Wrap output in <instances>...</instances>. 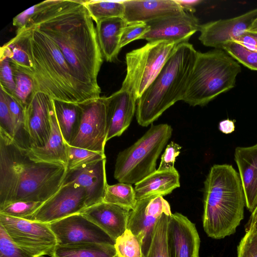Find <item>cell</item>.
<instances>
[{
	"instance_id": "obj_1",
	"label": "cell",
	"mask_w": 257,
	"mask_h": 257,
	"mask_svg": "<svg viewBox=\"0 0 257 257\" xmlns=\"http://www.w3.org/2000/svg\"><path fill=\"white\" fill-rule=\"evenodd\" d=\"M84 2L40 3L28 25L35 27L55 43L75 78L94 99L100 97L97 76L103 57L93 20Z\"/></svg>"
},
{
	"instance_id": "obj_2",
	"label": "cell",
	"mask_w": 257,
	"mask_h": 257,
	"mask_svg": "<svg viewBox=\"0 0 257 257\" xmlns=\"http://www.w3.org/2000/svg\"><path fill=\"white\" fill-rule=\"evenodd\" d=\"M66 165L32 160L0 130V207L14 202H45L61 188Z\"/></svg>"
},
{
	"instance_id": "obj_3",
	"label": "cell",
	"mask_w": 257,
	"mask_h": 257,
	"mask_svg": "<svg viewBox=\"0 0 257 257\" xmlns=\"http://www.w3.org/2000/svg\"><path fill=\"white\" fill-rule=\"evenodd\" d=\"M29 28L28 49L33 66L29 74L34 93H44L55 100L80 104L93 99L74 75L58 47L34 26Z\"/></svg>"
},
{
	"instance_id": "obj_4",
	"label": "cell",
	"mask_w": 257,
	"mask_h": 257,
	"mask_svg": "<svg viewBox=\"0 0 257 257\" xmlns=\"http://www.w3.org/2000/svg\"><path fill=\"white\" fill-rule=\"evenodd\" d=\"M203 226L220 239L234 234L244 217L245 201L238 173L229 164L212 166L204 181Z\"/></svg>"
},
{
	"instance_id": "obj_5",
	"label": "cell",
	"mask_w": 257,
	"mask_h": 257,
	"mask_svg": "<svg viewBox=\"0 0 257 257\" xmlns=\"http://www.w3.org/2000/svg\"><path fill=\"white\" fill-rule=\"evenodd\" d=\"M197 51L189 42L178 44L137 101L138 123L147 126L170 107L182 100L196 59Z\"/></svg>"
},
{
	"instance_id": "obj_6",
	"label": "cell",
	"mask_w": 257,
	"mask_h": 257,
	"mask_svg": "<svg viewBox=\"0 0 257 257\" xmlns=\"http://www.w3.org/2000/svg\"><path fill=\"white\" fill-rule=\"evenodd\" d=\"M241 71L239 63L223 50L197 51L182 100L193 106L207 104L233 88Z\"/></svg>"
},
{
	"instance_id": "obj_7",
	"label": "cell",
	"mask_w": 257,
	"mask_h": 257,
	"mask_svg": "<svg viewBox=\"0 0 257 257\" xmlns=\"http://www.w3.org/2000/svg\"><path fill=\"white\" fill-rule=\"evenodd\" d=\"M172 133L167 123L152 125L133 145L118 153L114 178L120 183L135 184L156 171L157 160Z\"/></svg>"
},
{
	"instance_id": "obj_8",
	"label": "cell",
	"mask_w": 257,
	"mask_h": 257,
	"mask_svg": "<svg viewBox=\"0 0 257 257\" xmlns=\"http://www.w3.org/2000/svg\"><path fill=\"white\" fill-rule=\"evenodd\" d=\"M178 45L168 41L151 42L126 53V74L120 89L130 92L137 101Z\"/></svg>"
},
{
	"instance_id": "obj_9",
	"label": "cell",
	"mask_w": 257,
	"mask_h": 257,
	"mask_svg": "<svg viewBox=\"0 0 257 257\" xmlns=\"http://www.w3.org/2000/svg\"><path fill=\"white\" fill-rule=\"evenodd\" d=\"M0 225L15 244L34 257H51L58 245L48 223L0 213Z\"/></svg>"
},
{
	"instance_id": "obj_10",
	"label": "cell",
	"mask_w": 257,
	"mask_h": 257,
	"mask_svg": "<svg viewBox=\"0 0 257 257\" xmlns=\"http://www.w3.org/2000/svg\"><path fill=\"white\" fill-rule=\"evenodd\" d=\"M79 104L81 120L78 133L69 145L104 153L108 134L107 97Z\"/></svg>"
},
{
	"instance_id": "obj_11",
	"label": "cell",
	"mask_w": 257,
	"mask_h": 257,
	"mask_svg": "<svg viewBox=\"0 0 257 257\" xmlns=\"http://www.w3.org/2000/svg\"><path fill=\"white\" fill-rule=\"evenodd\" d=\"M87 208V195L84 189L75 184H66L26 219L50 223L80 213Z\"/></svg>"
},
{
	"instance_id": "obj_12",
	"label": "cell",
	"mask_w": 257,
	"mask_h": 257,
	"mask_svg": "<svg viewBox=\"0 0 257 257\" xmlns=\"http://www.w3.org/2000/svg\"><path fill=\"white\" fill-rule=\"evenodd\" d=\"M170 212L169 203L161 196L138 200L134 208L130 210L127 229L139 239L144 257L149 250L157 222L164 213Z\"/></svg>"
},
{
	"instance_id": "obj_13",
	"label": "cell",
	"mask_w": 257,
	"mask_h": 257,
	"mask_svg": "<svg viewBox=\"0 0 257 257\" xmlns=\"http://www.w3.org/2000/svg\"><path fill=\"white\" fill-rule=\"evenodd\" d=\"M49 224L58 245L81 243L114 244L104 231L81 213L71 215Z\"/></svg>"
},
{
	"instance_id": "obj_14",
	"label": "cell",
	"mask_w": 257,
	"mask_h": 257,
	"mask_svg": "<svg viewBox=\"0 0 257 257\" xmlns=\"http://www.w3.org/2000/svg\"><path fill=\"white\" fill-rule=\"evenodd\" d=\"M257 17V8L239 16L200 25L199 40L207 47L222 49L227 43L247 33Z\"/></svg>"
},
{
	"instance_id": "obj_15",
	"label": "cell",
	"mask_w": 257,
	"mask_h": 257,
	"mask_svg": "<svg viewBox=\"0 0 257 257\" xmlns=\"http://www.w3.org/2000/svg\"><path fill=\"white\" fill-rule=\"evenodd\" d=\"M150 30L141 39L148 42L168 41L179 44L188 42L199 31L200 25L193 14L186 12L180 15L158 19L147 23Z\"/></svg>"
},
{
	"instance_id": "obj_16",
	"label": "cell",
	"mask_w": 257,
	"mask_h": 257,
	"mask_svg": "<svg viewBox=\"0 0 257 257\" xmlns=\"http://www.w3.org/2000/svg\"><path fill=\"white\" fill-rule=\"evenodd\" d=\"M53 99L40 92L33 93L25 109V130L29 148L42 147L51 132L50 112Z\"/></svg>"
},
{
	"instance_id": "obj_17",
	"label": "cell",
	"mask_w": 257,
	"mask_h": 257,
	"mask_svg": "<svg viewBox=\"0 0 257 257\" xmlns=\"http://www.w3.org/2000/svg\"><path fill=\"white\" fill-rule=\"evenodd\" d=\"M168 243L170 257H199L200 239L195 225L180 213L170 219Z\"/></svg>"
},
{
	"instance_id": "obj_18",
	"label": "cell",
	"mask_w": 257,
	"mask_h": 257,
	"mask_svg": "<svg viewBox=\"0 0 257 257\" xmlns=\"http://www.w3.org/2000/svg\"><path fill=\"white\" fill-rule=\"evenodd\" d=\"M106 158L67 170L63 184L72 183L83 187L87 195V208L103 201L107 185Z\"/></svg>"
},
{
	"instance_id": "obj_19",
	"label": "cell",
	"mask_w": 257,
	"mask_h": 257,
	"mask_svg": "<svg viewBox=\"0 0 257 257\" xmlns=\"http://www.w3.org/2000/svg\"><path fill=\"white\" fill-rule=\"evenodd\" d=\"M130 210L101 202L80 213L104 231L114 242L127 229Z\"/></svg>"
},
{
	"instance_id": "obj_20",
	"label": "cell",
	"mask_w": 257,
	"mask_h": 257,
	"mask_svg": "<svg viewBox=\"0 0 257 257\" xmlns=\"http://www.w3.org/2000/svg\"><path fill=\"white\" fill-rule=\"evenodd\" d=\"M123 19L127 24L151 21L186 12L176 0L123 1Z\"/></svg>"
},
{
	"instance_id": "obj_21",
	"label": "cell",
	"mask_w": 257,
	"mask_h": 257,
	"mask_svg": "<svg viewBox=\"0 0 257 257\" xmlns=\"http://www.w3.org/2000/svg\"><path fill=\"white\" fill-rule=\"evenodd\" d=\"M136 102L130 92L122 89L107 97V141L120 136L128 128L136 111Z\"/></svg>"
},
{
	"instance_id": "obj_22",
	"label": "cell",
	"mask_w": 257,
	"mask_h": 257,
	"mask_svg": "<svg viewBox=\"0 0 257 257\" xmlns=\"http://www.w3.org/2000/svg\"><path fill=\"white\" fill-rule=\"evenodd\" d=\"M234 161L244 193L245 206L252 213L257 206V143L249 147H237Z\"/></svg>"
},
{
	"instance_id": "obj_23",
	"label": "cell",
	"mask_w": 257,
	"mask_h": 257,
	"mask_svg": "<svg viewBox=\"0 0 257 257\" xmlns=\"http://www.w3.org/2000/svg\"><path fill=\"white\" fill-rule=\"evenodd\" d=\"M51 132L47 143L42 147L26 149L29 156L37 162L63 164L67 167V143L59 127L53 103L50 112Z\"/></svg>"
},
{
	"instance_id": "obj_24",
	"label": "cell",
	"mask_w": 257,
	"mask_h": 257,
	"mask_svg": "<svg viewBox=\"0 0 257 257\" xmlns=\"http://www.w3.org/2000/svg\"><path fill=\"white\" fill-rule=\"evenodd\" d=\"M179 179V174L175 168L157 170L135 184L136 198L138 201L152 196L168 195L180 187Z\"/></svg>"
},
{
	"instance_id": "obj_25",
	"label": "cell",
	"mask_w": 257,
	"mask_h": 257,
	"mask_svg": "<svg viewBox=\"0 0 257 257\" xmlns=\"http://www.w3.org/2000/svg\"><path fill=\"white\" fill-rule=\"evenodd\" d=\"M99 47L105 60L115 61L120 49L122 34L127 24L122 18H112L96 23Z\"/></svg>"
},
{
	"instance_id": "obj_26",
	"label": "cell",
	"mask_w": 257,
	"mask_h": 257,
	"mask_svg": "<svg viewBox=\"0 0 257 257\" xmlns=\"http://www.w3.org/2000/svg\"><path fill=\"white\" fill-rule=\"evenodd\" d=\"M29 28L18 29L16 35L1 48L0 58H7L13 65L30 74L33 71L28 49Z\"/></svg>"
},
{
	"instance_id": "obj_27",
	"label": "cell",
	"mask_w": 257,
	"mask_h": 257,
	"mask_svg": "<svg viewBox=\"0 0 257 257\" xmlns=\"http://www.w3.org/2000/svg\"><path fill=\"white\" fill-rule=\"evenodd\" d=\"M57 123L62 137L68 145L75 138L80 124L82 110L79 104L53 99Z\"/></svg>"
},
{
	"instance_id": "obj_28",
	"label": "cell",
	"mask_w": 257,
	"mask_h": 257,
	"mask_svg": "<svg viewBox=\"0 0 257 257\" xmlns=\"http://www.w3.org/2000/svg\"><path fill=\"white\" fill-rule=\"evenodd\" d=\"M51 257H117L114 244L81 243L58 245Z\"/></svg>"
},
{
	"instance_id": "obj_29",
	"label": "cell",
	"mask_w": 257,
	"mask_h": 257,
	"mask_svg": "<svg viewBox=\"0 0 257 257\" xmlns=\"http://www.w3.org/2000/svg\"><path fill=\"white\" fill-rule=\"evenodd\" d=\"M172 213H164L154 228L149 250L145 257H170L168 243V228Z\"/></svg>"
},
{
	"instance_id": "obj_30",
	"label": "cell",
	"mask_w": 257,
	"mask_h": 257,
	"mask_svg": "<svg viewBox=\"0 0 257 257\" xmlns=\"http://www.w3.org/2000/svg\"><path fill=\"white\" fill-rule=\"evenodd\" d=\"M91 18L95 22L112 18H122L124 13L123 1H84Z\"/></svg>"
},
{
	"instance_id": "obj_31",
	"label": "cell",
	"mask_w": 257,
	"mask_h": 257,
	"mask_svg": "<svg viewBox=\"0 0 257 257\" xmlns=\"http://www.w3.org/2000/svg\"><path fill=\"white\" fill-rule=\"evenodd\" d=\"M103 202L117 205L132 210L137 200L132 184L125 183L107 185Z\"/></svg>"
},
{
	"instance_id": "obj_32",
	"label": "cell",
	"mask_w": 257,
	"mask_h": 257,
	"mask_svg": "<svg viewBox=\"0 0 257 257\" xmlns=\"http://www.w3.org/2000/svg\"><path fill=\"white\" fill-rule=\"evenodd\" d=\"M3 90L14 121L15 126L14 140L21 147L28 149L29 148V143L25 130V109L11 95L4 90L3 89Z\"/></svg>"
},
{
	"instance_id": "obj_33",
	"label": "cell",
	"mask_w": 257,
	"mask_h": 257,
	"mask_svg": "<svg viewBox=\"0 0 257 257\" xmlns=\"http://www.w3.org/2000/svg\"><path fill=\"white\" fill-rule=\"evenodd\" d=\"M11 65L16 85L12 96L25 109L34 92V81L32 77L22 69L12 63Z\"/></svg>"
},
{
	"instance_id": "obj_34",
	"label": "cell",
	"mask_w": 257,
	"mask_h": 257,
	"mask_svg": "<svg viewBox=\"0 0 257 257\" xmlns=\"http://www.w3.org/2000/svg\"><path fill=\"white\" fill-rule=\"evenodd\" d=\"M68 170L81 167L106 158L105 153L67 144Z\"/></svg>"
},
{
	"instance_id": "obj_35",
	"label": "cell",
	"mask_w": 257,
	"mask_h": 257,
	"mask_svg": "<svg viewBox=\"0 0 257 257\" xmlns=\"http://www.w3.org/2000/svg\"><path fill=\"white\" fill-rule=\"evenodd\" d=\"M114 246L118 257H144L139 239L129 229L116 238Z\"/></svg>"
},
{
	"instance_id": "obj_36",
	"label": "cell",
	"mask_w": 257,
	"mask_h": 257,
	"mask_svg": "<svg viewBox=\"0 0 257 257\" xmlns=\"http://www.w3.org/2000/svg\"><path fill=\"white\" fill-rule=\"evenodd\" d=\"M223 50L238 63L250 70L257 71V51L249 50L235 42L227 43Z\"/></svg>"
},
{
	"instance_id": "obj_37",
	"label": "cell",
	"mask_w": 257,
	"mask_h": 257,
	"mask_svg": "<svg viewBox=\"0 0 257 257\" xmlns=\"http://www.w3.org/2000/svg\"><path fill=\"white\" fill-rule=\"evenodd\" d=\"M44 202L19 201L0 207V213L19 218L28 219Z\"/></svg>"
},
{
	"instance_id": "obj_38",
	"label": "cell",
	"mask_w": 257,
	"mask_h": 257,
	"mask_svg": "<svg viewBox=\"0 0 257 257\" xmlns=\"http://www.w3.org/2000/svg\"><path fill=\"white\" fill-rule=\"evenodd\" d=\"M0 257H34L22 249L11 239L0 225Z\"/></svg>"
},
{
	"instance_id": "obj_39",
	"label": "cell",
	"mask_w": 257,
	"mask_h": 257,
	"mask_svg": "<svg viewBox=\"0 0 257 257\" xmlns=\"http://www.w3.org/2000/svg\"><path fill=\"white\" fill-rule=\"evenodd\" d=\"M149 30L150 27L147 23L136 22L127 24L122 34L120 48L132 41L140 40Z\"/></svg>"
},
{
	"instance_id": "obj_40",
	"label": "cell",
	"mask_w": 257,
	"mask_h": 257,
	"mask_svg": "<svg viewBox=\"0 0 257 257\" xmlns=\"http://www.w3.org/2000/svg\"><path fill=\"white\" fill-rule=\"evenodd\" d=\"M0 130L14 138L13 119L3 89L0 88Z\"/></svg>"
},
{
	"instance_id": "obj_41",
	"label": "cell",
	"mask_w": 257,
	"mask_h": 257,
	"mask_svg": "<svg viewBox=\"0 0 257 257\" xmlns=\"http://www.w3.org/2000/svg\"><path fill=\"white\" fill-rule=\"evenodd\" d=\"M1 88L13 96L15 89V82L12 66L7 58H0Z\"/></svg>"
},
{
	"instance_id": "obj_42",
	"label": "cell",
	"mask_w": 257,
	"mask_h": 257,
	"mask_svg": "<svg viewBox=\"0 0 257 257\" xmlns=\"http://www.w3.org/2000/svg\"><path fill=\"white\" fill-rule=\"evenodd\" d=\"M237 257H257V231L246 232L237 246Z\"/></svg>"
},
{
	"instance_id": "obj_43",
	"label": "cell",
	"mask_w": 257,
	"mask_h": 257,
	"mask_svg": "<svg viewBox=\"0 0 257 257\" xmlns=\"http://www.w3.org/2000/svg\"><path fill=\"white\" fill-rule=\"evenodd\" d=\"M181 147L172 141L166 147L164 153L161 156L160 164L158 170L163 171L175 168L174 164L176 157L180 153Z\"/></svg>"
},
{
	"instance_id": "obj_44",
	"label": "cell",
	"mask_w": 257,
	"mask_h": 257,
	"mask_svg": "<svg viewBox=\"0 0 257 257\" xmlns=\"http://www.w3.org/2000/svg\"><path fill=\"white\" fill-rule=\"evenodd\" d=\"M39 6V3L37 4L16 16L13 19V25L18 29L27 26L31 19L37 12Z\"/></svg>"
},
{
	"instance_id": "obj_45",
	"label": "cell",
	"mask_w": 257,
	"mask_h": 257,
	"mask_svg": "<svg viewBox=\"0 0 257 257\" xmlns=\"http://www.w3.org/2000/svg\"><path fill=\"white\" fill-rule=\"evenodd\" d=\"M232 42L239 43L249 50L257 51V38L251 33H247Z\"/></svg>"
},
{
	"instance_id": "obj_46",
	"label": "cell",
	"mask_w": 257,
	"mask_h": 257,
	"mask_svg": "<svg viewBox=\"0 0 257 257\" xmlns=\"http://www.w3.org/2000/svg\"><path fill=\"white\" fill-rule=\"evenodd\" d=\"M182 9L187 13L193 14L196 11L195 7L201 3V0H176Z\"/></svg>"
},
{
	"instance_id": "obj_47",
	"label": "cell",
	"mask_w": 257,
	"mask_h": 257,
	"mask_svg": "<svg viewBox=\"0 0 257 257\" xmlns=\"http://www.w3.org/2000/svg\"><path fill=\"white\" fill-rule=\"evenodd\" d=\"M219 130L225 134H229L235 130L234 122L232 120L226 119L220 121L218 125Z\"/></svg>"
},
{
	"instance_id": "obj_48",
	"label": "cell",
	"mask_w": 257,
	"mask_h": 257,
	"mask_svg": "<svg viewBox=\"0 0 257 257\" xmlns=\"http://www.w3.org/2000/svg\"><path fill=\"white\" fill-rule=\"evenodd\" d=\"M251 230L257 231V210L251 213L245 226V232Z\"/></svg>"
},
{
	"instance_id": "obj_49",
	"label": "cell",
	"mask_w": 257,
	"mask_h": 257,
	"mask_svg": "<svg viewBox=\"0 0 257 257\" xmlns=\"http://www.w3.org/2000/svg\"><path fill=\"white\" fill-rule=\"evenodd\" d=\"M247 32L251 34H257V17L253 21Z\"/></svg>"
},
{
	"instance_id": "obj_50",
	"label": "cell",
	"mask_w": 257,
	"mask_h": 257,
	"mask_svg": "<svg viewBox=\"0 0 257 257\" xmlns=\"http://www.w3.org/2000/svg\"><path fill=\"white\" fill-rule=\"evenodd\" d=\"M253 34V35L256 38H257V34Z\"/></svg>"
},
{
	"instance_id": "obj_51",
	"label": "cell",
	"mask_w": 257,
	"mask_h": 257,
	"mask_svg": "<svg viewBox=\"0 0 257 257\" xmlns=\"http://www.w3.org/2000/svg\"><path fill=\"white\" fill-rule=\"evenodd\" d=\"M257 210V206H256V207L255 208V209H254V210Z\"/></svg>"
},
{
	"instance_id": "obj_52",
	"label": "cell",
	"mask_w": 257,
	"mask_h": 257,
	"mask_svg": "<svg viewBox=\"0 0 257 257\" xmlns=\"http://www.w3.org/2000/svg\"><path fill=\"white\" fill-rule=\"evenodd\" d=\"M118 257V256H117Z\"/></svg>"
}]
</instances>
